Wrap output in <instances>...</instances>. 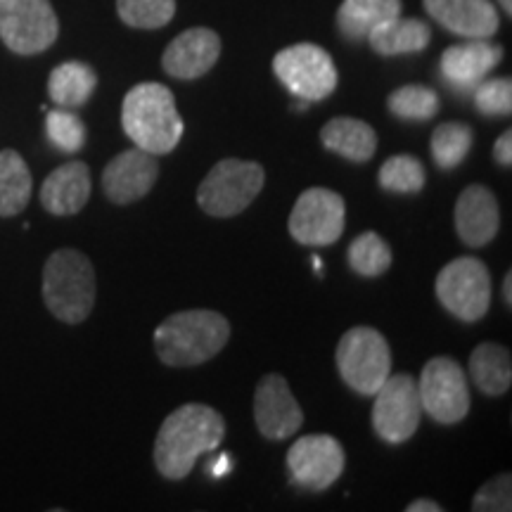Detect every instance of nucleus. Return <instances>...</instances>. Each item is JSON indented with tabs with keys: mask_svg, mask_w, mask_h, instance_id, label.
<instances>
[{
	"mask_svg": "<svg viewBox=\"0 0 512 512\" xmlns=\"http://www.w3.org/2000/svg\"><path fill=\"white\" fill-rule=\"evenodd\" d=\"M226 437V420L207 403H185L159 427L155 467L171 482H181L195 470L204 453L216 451Z\"/></svg>",
	"mask_w": 512,
	"mask_h": 512,
	"instance_id": "nucleus-1",
	"label": "nucleus"
},
{
	"mask_svg": "<svg viewBox=\"0 0 512 512\" xmlns=\"http://www.w3.org/2000/svg\"><path fill=\"white\" fill-rule=\"evenodd\" d=\"M121 126L136 147L155 157L174 152L185 131L174 93L155 81L138 83L126 93L121 102Z\"/></svg>",
	"mask_w": 512,
	"mask_h": 512,
	"instance_id": "nucleus-2",
	"label": "nucleus"
},
{
	"mask_svg": "<svg viewBox=\"0 0 512 512\" xmlns=\"http://www.w3.org/2000/svg\"><path fill=\"white\" fill-rule=\"evenodd\" d=\"M230 339V323L219 311L190 309L171 313L155 330V351L169 368L202 366L219 356Z\"/></svg>",
	"mask_w": 512,
	"mask_h": 512,
	"instance_id": "nucleus-3",
	"label": "nucleus"
},
{
	"mask_svg": "<svg viewBox=\"0 0 512 512\" xmlns=\"http://www.w3.org/2000/svg\"><path fill=\"white\" fill-rule=\"evenodd\" d=\"M43 302L57 320L79 325L95 306V268L79 249H57L43 266Z\"/></svg>",
	"mask_w": 512,
	"mask_h": 512,
	"instance_id": "nucleus-4",
	"label": "nucleus"
},
{
	"mask_svg": "<svg viewBox=\"0 0 512 512\" xmlns=\"http://www.w3.org/2000/svg\"><path fill=\"white\" fill-rule=\"evenodd\" d=\"M264 166L245 159H221L197 188V204L214 219H230L245 211L264 188Z\"/></svg>",
	"mask_w": 512,
	"mask_h": 512,
	"instance_id": "nucleus-5",
	"label": "nucleus"
},
{
	"mask_svg": "<svg viewBox=\"0 0 512 512\" xmlns=\"http://www.w3.org/2000/svg\"><path fill=\"white\" fill-rule=\"evenodd\" d=\"M339 375L349 389L373 396L392 375V349L380 330L358 325L342 335L335 354Z\"/></svg>",
	"mask_w": 512,
	"mask_h": 512,
	"instance_id": "nucleus-6",
	"label": "nucleus"
},
{
	"mask_svg": "<svg viewBox=\"0 0 512 512\" xmlns=\"http://www.w3.org/2000/svg\"><path fill=\"white\" fill-rule=\"evenodd\" d=\"M437 299L444 309L463 323H477L489 313L491 275L477 256H458L437 275Z\"/></svg>",
	"mask_w": 512,
	"mask_h": 512,
	"instance_id": "nucleus-7",
	"label": "nucleus"
},
{
	"mask_svg": "<svg viewBox=\"0 0 512 512\" xmlns=\"http://www.w3.org/2000/svg\"><path fill=\"white\" fill-rule=\"evenodd\" d=\"M273 74L287 91L306 102L330 98L337 88V67L316 43H294L273 57Z\"/></svg>",
	"mask_w": 512,
	"mask_h": 512,
	"instance_id": "nucleus-8",
	"label": "nucleus"
},
{
	"mask_svg": "<svg viewBox=\"0 0 512 512\" xmlns=\"http://www.w3.org/2000/svg\"><path fill=\"white\" fill-rule=\"evenodd\" d=\"M60 36L50 0H0V41L17 55H38Z\"/></svg>",
	"mask_w": 512,
	"mask_h": 512,
	"instance_id": "nucleus-9",
	"label": "nucleus"
},
{
	"mask_svg": "<svg viewBox=\"0 0 512 512\" xmlns=\"http://www.w3.org/2000/svg\"><path fill=\"white\" fill-rule=\"evenodd\" d=\"M418 394L422 413L439 425H456L470 413V389L465 370L448 356H437L422 368Z\"/></svg>",
	"mask_w": 512,
	"mask_h": 512,
	"instance_id": "nucleus-10",
	"label": "nucleus"
},
{
	"mask_svg": "<svg viewBox=\"0 0 512 512\" xmlns=\"http://www.w3.org/2000/svg\"><path fill=\"white\" fill-rule=\"evenodd\" d=\"M347 226V202L335 190L309 188L294 202L290 221V235L299 245L328 247L342 238Z\"/></svg>",
	"mask_w": 512,
	"mask_h": 512,
	"instance_id": "nucleus-11",
	"label": "nucleus"
},
{
	"mask_svg": "<svg viewBox=\"0 0 512 512\" xmlns=\"http://www.w3.org/2000/svg\"><path fill=\"white\" fill-rule=\"evenodd\" d=\"M373 403V427L384 444H406L418 432L422 403L418 382L411 375H389L377 392Z\"/></svg>",
	"mask_w": 512,
	"mask_h": 512,
	"instance_id": "nucleus-12",
	"label": "nucleus"
},
{
	"mask_svg": "<svg viewBox=\"0 0 512 512\" xmlns=\"http://www.w3.org/2000/svg\"><path fill=\"white\" fill-rule=\"evenodd\" d=\"M347 453L330 434H309L287 451V470L292 482L309 491H325L342 477Z\"/></svg>",
	"mask_w": 512,
	"mask_h": 512,
	"instance_id": "nucleus-13",
	"label": "nucleus"
},
{
	"mask_svg": "<svg viewBox=\"0 0 512 512\" xmlns=\"http://www.w3.org/2000/svg\"><path fill=\"white\" fill-rule=\"evenodd\" d=\"M254 422L268 441H285L304 425V411L283 375L261 377L254 392Z\"/></svg>",
	"mask_w": 512,
	"mask_h": 512,
	"instance_id": "nucleus-14",
	"label": "nucleus"
},
{
	"mask_svg": "<svg viewBox=\"0 0 512 512\" xmlns=\"http://www.w3.org/2000/svg\"><path fill=\"white\" fill-rule=\"evenodd\" d=\"M157 178V157L140 147H131L107 162L102 171V192L114 204H131L143 200L147 192L155 188Z\"/></svg>",
	"mask_w": 512,
	"mask_h": 512,
	"instance_id": "nucleus-15",
	"label": "nucleus"
},
{
	"mask_svg": "<svg viewBox=\"0 0 512 512\" xmlns=\"http://www.w3.org/2000/svg\"><path fill=\"white\" fill-rule=\"evenodd\" d=\"M221 57V38L209 27H192L178 34L162 55V67L171 79L195 81L209 74Z\"/></svg>",
	"mask_w": 512,
	"mask_h": 512,
	"instance_id": "nucleus-16",
	"label": "nucleus"
},
{
	"mask_svg": "<svg viewBox=\"0 0 512 512\" xmlns=\"http://www.w3.org/2000/svg\"><path fill=\"white\" fill-rule=\"evenodd\" d=\"M456 230L467 247H486L501 228V207L486 185H467L456 202Z\"/></svg>",
	"mask_w": 512,
	"mask_h": 512,
	"instance_id": "nucleus-17",
	"label": "nucleus"
},
{
	"mask_svg": "<svg viewBox=\"0 0 512 512\" xmlns=\"http://www.w3.org/2000/svg\"><path fill=\"white\" fill-rule=\"evenodd\" d=\"M422 5L434 22L463 38H491L501 27L491 0H422Z\"/></svg>",
	"mask_w": 512,
	"mask_h": 512,
	"instance_id": "nucleus-18",
	"label": "nucleus"
},
{
	"mask_svg": "<svg viewBox=\"0 0 512 512\" xmlns=\"http://www.w3.org/2000/svg\"><path fill=\"white\" fill-rule=\"evenodd\" d=\"M501 60L503 48L498 43H491L489 38H467V43L444 50L441 74L458 91H472Z\"/></svg>",
	"mask_w": 512,
	"mask_h": 512,
	"instance_id": "nucleus-19",
	"label": "nucleus"
},
{
	"mask_svg": "<svg viewBox=\"0 0 512 512\" xmlns=\"http://www.w3.org/2000/svg\"><path fill=\"white\" fill-rule=\"evenodd\" d=\"M91 169L83 162H67L43 181L41 204L53 216H74L91 200Z\"/></svg>",
	"mask_w": 512,
	"mask_h": 512,
	"instance_id": "nucleus-20",
	"label": "nucleus"
},
{
	"mask_svg": "<svg viewBox=\"0 0 512 512\" xmlns=\"http://www.w3.org/2000/svg\"><path fill=\"white\" fill-rule=\"evenodd\" d=\"M320 143L347 162H370L377 152V133L366 121L354 117H335L320 128Z\"/></svg>",
	"mask_w": 512,
	"mask_h": 512,
	"instance_id": "nucleus-21",
	"label": "nucleus"
},
{
	"mask_svg": "<svg viewBox=\"0 0 512 512\" xmlns=\"http://www.w3.org/2000/svg\"><path fill=\"white\" fill-rule=\"evenodd\" d=\"M366 41L377 55L382 57H396V55H408V53H420L430 46L432 41V29L427 27L422 19L415 17H394L387 22L377 24L370 31Z\"/></svg>",
	"mask_w": 512,
	"mask_h": 512,
	"instance_id": "nucleus-22",
	"label": "nucleus"
},
{
	"mask_svg": "<svg viewBox=\"0 0 512 512\" xmlns=\"http://www.w3.org/2000/svg\"><path fill=\"white\" fill-rule=\"evenodd\" d=\"M401 10V0H344L337 10V29L351 43L366 41L377 24L399 17Z\"/></svg>",
	"mask_w": 512,
	"mask_h": 512,
	"instance_id": "nucleus-23",
	"label": "nucleus"
},
{
	"mask_svg": "<svg viewBox=\"0 0 512 512\" xmlns=\"http://www.w3.org/2000/svg\"><path fill=\"white\" fill-rule=\"evenodd\" d=\"M98 88V74L91 64L86 62H62L50 72L48 79V95L55 105L64 110H76L86 105L91 95Z\"/></svg>",
	"mask_w": 512,
	"mask_h": 512,
	"instance_id": "nucleus-24",
	"label": "nucleus"
},
{
	"mask_svg": "<svg viewBox=\"0 0 512 512\" xmlns=\"http://www.w3.org/2000/svg\"><path fill=\"white\" fill-rule=\"evenodd\" d=\"M470 377L486 396H503L512 384L510 351L501 344L484 342L470 356Z\"/></svg>",
	"mask_w": 512,
	"mask_h": 512,
	"instance_id": "nucleus-25",
	"label": "nucleus"
},
{
	"mask_svg": "<svg viewBox=\"0 0 512 512\" xmlns=\"http://www.w3.org/2000/svg\"><path fill=\"white\" fill-rule=\"evenodd\" d=\"M31 171L17 150H0V216L22 214L31 200Z\"/></svg>",
	"mask_w": 512,
	"mask_h": 512,
	"instance_id": "nucleus-26",
	"label": "nucleus"
},
{
	"mask_svg": "<svg viewBox=\"0 0 512 512\" xmlns=\"http://www.w3.org/2000/svg\"><path fill=\"white\" fill-rule=\"evenodd\" d=\"M389 112L403 121H430L439 114L441 100L437 91L422 83H408V86L396 88L387 98Z\"/></svg>",
	"mask_w": 512,
	"mask_h": 512,
	"instance_id": "nucleus-27",
	"label": "nucleus"
},
{
	"mask_svg": "<svg viewBox=\"0 0 512 512\" xmlns=\"http://www.w3.org/2000/svg\"><path fill=\"white\" fill-rule=\"evenodd\" d=\"M392 261V247L373 230L361 233L349 245V266L361 278H380L389 271Z\"/></svg>",
	"mask_w": 512,
	"mask_h": 512,
	"instance_id": "nucleus-28",
	"label": "nucleus"
},
{
	"mask_svg": "<svg viewBox=\"0 0 512 512\" xmlns=\"http://www.w3.org/2000/svg\"><path fill=\"white\" fill-rule=\"evenodd\" d=\"M377 181L382 190L394 192V195H418L425 188L427 174L418 157L394 155L382 164Z\"/></svg>",
	"mask_w": 512,
	"mask_h": 512,
	"instance_id": "nucleus-29",
	"label": "nucleus"
},
{
	"mask_svg": "<svg viewBox=\"0 0 512 512\" xmlns=\"http://www.w3.org/2000/svg\"><path fill=\"white\" fill-rule=\"evenodd\" d=\"M472 150L470 126L460 121H446L432 133V157L439 169H456Z\"/></svg>",
	"mask_w": 512,
	"mask_h": 512,
	"instance_id": "nucleus-30",
	"label": "nucleus"
},
{
	"mask_svg": "<svg viewBox=\"0 0 512 512\" xmlns=\"http://www.w3.org/2000/svg\"><path fill=\"white\" fill-rule=\"evenodd\" d=\"M117 15L131 29H162L176 15V0H117Z\"/></svg>",
	"mask_w": 512,
	"mask_h": 512,
	"instance_id": "nucleus-31",
	"label": "nucleus"
},
{
	"mask_svg": "<svg viewBox=\"0 0 512 512\" xmlns=\"http://www.w3.org/2000/svg\"><path fill=\"white\" fill-rule=\"evenodd\" d=\"M46 136L57 150L74 155V152H79L86 145V124L74 112L60 107V110L48 112Z\"/></svg>",
	"mask_w": 512,
	"mask_h": 512,
	"instance_id": "nucleus-32",
	"label": "nucleus"
},
{
	"mask_svg": "<svg viewBox=\"0 0 512 512\" xmlns=\"http://www.w3.org/2000/svg\"><path fill=\"white\" fill-rule=\"evenodd\" d=\"M477 112L484 117H510L512 112V81L508 76L501 79H484L475 88Z\"/></svg>",
	"mask_w": 512,
	"mask_h": 512,
	"instance_id": "nucleus-33",
	"label": "nucleus"
},
{
	"mask_svg": "<svg viewBox=\"0 0 512 512\" xmlns=\"http://www.w3.org/2000/svg\"><path fill=\"white\" fill-rule=\"evenodd\" d=\"M472 510L475 512H510L512 510V477L498 475L486 482L472 498Z\"/></svg>",
	"mask_w": 512,
	"mask_h": 512,
	"instance_id": "nucleus-34",
	"label": "nucleus"
},
{
	"mask_svg": "<svg viewBox=\"0 0 512 512\" xmlns=\"http://www.w3.org/2000/svg\"><path fill=\"white\" fill-rule=\"evenodd\" d=\"M494 159L501 166H510L512 164V131L505 128L503 136H498L494 143Z\"/></svg>",
	"mask_w": 512,
	"mask_h": 512,
	"instance_id": "nucleus-35",
	"label": "nucleus"
},
{
	"mask_svg": "<svg viewBox=\"0 0 512 512\" xmlns=\"http://www.w3.org/2000/svg\"><path fill=\"white\" fill-rule=\"evenodd\" d=\"M406 512H444V505L432 501V498H418V501L406 505Z\"/></svg>",
	"mask_w": 512,
	"mask_h": 512,
	"instance_id": "nucleus-36",
	"label": "nucleus"
},
{
	"mask_svg": "<svg viewBox=\"0 0 512 512\" xmlns=\"http://www.w3.org/2000/svg\"><path fill=\"white\" fill-rule=\"evenodd\" d=\"M501 292H503L505 306H508V309H510V306H512V273H508L503 278V290Z\"/></svg>",
	"mask_w": 512,
	"mask_h": 512,
	"instance_id": "nucleus-37",
	"label": "nucleus"
},
{
	"mask_svg": "<svg viewBox=\"0 0 512 512\" xmlns=\"http://www.w3.org/2000/svg\"><path fill=\"white\" fill-rule=\"evenodd\" d=\"M498 5H501V8H503L505 17L512 15V0H498Z\"/></svg>",
	"mask_w": 512,
	"mask_h": 512,
	"instance_id": "nucleus-38",
	"label": "nucleus"
}]
</instances>
